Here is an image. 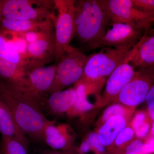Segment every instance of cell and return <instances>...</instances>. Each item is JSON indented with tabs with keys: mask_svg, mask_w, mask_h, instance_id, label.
<instances>
[{
	"mask_svg": "<svg viewBox=\"0 0 154 154\" xmlns=\"http://www.w3.org/2000/svg\"><path fill=\"white\" fill-rule=\"evenodd\" d=\"M0 101L26 136L36 140H44L45 129L51 121L42 112L40 99L0 79Z\"/></svg>",
	"mask_w": 154,
	"mask_h": 154,
	"instance_id": "obj_1",
	"label": "cell"
},
{
	"mask_svg": "<svg viewBox=\"0 0 154 154\" xmlns=\"http://www.w3.org/2000/svg\"><path fill=\"white\" fill-rule=\"evenodd\" d=\"M111 22L105 0L75 2V36L85 45L101 38Z\"/></svg>",
	"mask_w": 154,
	"mask_h": 154,
	"instance_id": "obj_2",
	"label": "cell"
},
{
	"mask_svg": "<svg viewBox=\"0 0 154 154\" xmlns=\"http://www.w3.org/2000/svg\"><path fill=\"white\" fill-rule=\"evenodd\" d=\"M131 51L103 48L89 55L79 82L91 94H96L119 66L126 60Z\"/></svg>",
	"mask_w": 154,
	"mask_h": 154,
	"instance_id": "obj_3",
	"label": "cell"
},
{
	"mask_svg": "<svg viewBox=\"0 0 154 154\" xmlns=\"http://www.w3.org/2000/svg\"><path fill=\"white\" fill-rule=\"evenodd\" d=\"M89 56L80 48L71 46L57 64L54 81L47 93L62 91L68 86L75 84L83 75Z\"/></svg>",
	"mask_w": 154,
	"mask_h": 154,
	"instance_id": "obj_4",
	"label": "cell"
},
{
	"mask_svg": "<svg viewBox=\"0 0 154 154\" xmlns=\"http://www.w3.org/2000/svg\"><path fill=\"white\" fill-rule=\"evenodd\" d=\"M75 0H54L55 16L54 31L56 52L55 63H57L70 47V43L75 36Z\"/></svg>",
	"mask_w": 154,
	"mask_h": 154,
	"instance_id": "obj_5",
	"label": "cell"
},
{
	"mask_svg": "<svg viewBox=\"0 0 154 154\" xmlns=\"http://www.w3.org/2000/svg\"><path fill=\"white\" fill-rule=\"evenodd\" d=\"M54 1L2 0V14L5 19L17 20H54Z\"/></svg>",
	"mask_w": 154,
	"mask_h": 154,
	"instance_id": "obj_6",
	"label": "cell"
},
{
	"mask_svg": "<svg viewBox=\"0 0 154 154\" xmlns=\"http://www.w3.org/2000/svg\"><path fill=\"white\" fill-rule=\"evenodd\" d=\"M111 28L99 40L88 45L85 50L111 48L131 51L146 32L145 30L125 23L111 22Z\"/></svg>",
	"mask_w": 154,
	"mask_h": 154,
	"instance_id": "obj_7",
	"label": "cell"
},
{
	"mask_svg": "<svg viewBox=\"0 0 154 154\" xmlns=\"http://www.w3.org/2000/svg\"><path fill=\"white\" fill-rule=\"evenodd\" d=\"M111 22L125 23L148 32L154 24V16L136 7L132 0H105Z\"/></svg>",
	"mask_w": 154,
	"mask_h": 154,
	"instance_id": "obj_8",
	"label": "cell"
},
{
	"mask_svg": "<svg viewBox=\"0 0 154 154\" xmlns=\"http://www.w3.org/2000/svg\"><path fill=\"white\" fill-rule=\"evenodd\" d=\"M154 84V67L136 69L132 79L118 95L114 102L136 109L145 102Z\"/></svg>",
	"mask_w": 154,
	"mask_h": 154,
	"instance_id": "obj_9",
	"label": "cell"
},
{
	"mask_svg": "<svg viewBox=\"0 0 154 154\" xmlns=\"http://www.w3.org/2000/svg\"><path fill=\"white\" fill-rule=\"evenodd\" d=\"M135 72L136 69L126 60L116 68L106 81L97 108L115 102L122 89L132 79Z\"/></svg>",
	"mask_w": 154,
	"mask_h": 154,
	"instance_id": "obj_10",
	"label": "cell"
},
{
	"mask_svg": "<svg viewBox=\"0 0 154 154\" xmlns=\"http://www.w3.org/2000/svg\"><path fill=\"white\" fill-rule=\"evenodd\" d=\"M55 52L54 30L47 31L35 42L28 45V57L34 69L55 61Z\"/></svg>",
	"mask_w": 154,
	"mask_h": 154,
	"instance_id": "obj_11",
	"label": "cell"
},
{
	"mask_svg": "<svg viewBox=\"0 0 154 154\" xmlns=\"http://www.w3.org/2000/svg\"><path fill=\"white\" fill-rule=\"evenodd\" d=\"M126 60L136 69L154 67V28L141 38Z\"/></svg>",
	"mask_w": 154,
	"mask_h": 154,
	"instance_id": "obj_12",
	"label": "cell"
},
{
	"mask_svg": "<svg viewBox=\"0 0 154 154\" xmlns=\"http://www.w3.org/2000/svg\"><path fill=\"white\" fill-rule=\"evenodd\" d=\"M57 64L38 67L28 72V91L40 99V95L47 92L53 83Z\"/></svg>",
	"mask_w": 154,
	"mask_h": 154,
	"instance_id": "obj_13",
	"label": "cell"
},
{
	"mask_svg": "<svg viewBox=\"0 0 154 154\" xmlns=\"http://www.w3.org/2000/svg\"><path fill=\"white\" fill-rule=\"evenodd\" d=\"M68 125L56 124L51 121L44 130V140L48 145L55 150L67 149L72 146V135Z\"/></svg>",
	"mask_w": 154,
	"mask_h": 154,
	"instance_id": "obj_14",
	"label": "cell"
},
{
	"mask_svg": "<svg viewBox=\"0 0 154 154\" xmlns=\"http://www.w3.org/2000/svg\"><path fill=\"white\" fill-rule=\"evenodd\" d=\"M0 26L1 28L18 33L54 30L53 19L26 20L4 18L0 23Z\"/></svg>",
	"mask_w": 154,
	"mask_h": 154,
	"instance_id": "obj_15",
	"label": "cell"
},
{
	"mask_svg": "<svg viewBox=\"0 0 154 154\" xmlns=\"http://www.w3.org/2000/svg\"><path fill=\"white\" fill-rule=\"evenodd\" d=\"M130 122L122 116H116L110 117L100 125L97 133L99 141L107 151L112 147L119 134Z\"/></svg>",
	"mask_w": 154,
	"mask_h": 154,
	"instance_id": "obj_16",
	"label": "cell"
},
{
	"mask_svg": "<svg viewBox=\"0 0 154 154\" xmlns=\"http://www.w3.org/2000/svg\"><path fill=\"white\" fill-rule=\"evenodd\" d=\"M27 74L28 72L24 68L0 58V79L28 91Z\"/></svg>",
	"mask_w": 154,
	"mask_h": 154,
	"instance_id": "obj_17",
	"label": "cell"
},
{
	"mask_svg": "<svg viewBox=\"0 0 154 154\" xmlns=\"http://www.w3.org/2000/svg\"><path fill=\"white\" fill-rule=\"evenodd\" d=\"M0 133L2 136L16 139L28 148L27 136L19 128L8 107L1 101Z\"/></svg>",
	"mask_w": 154,
	"mask_h": 154,
	"instance_id": "obj_18",
	"label": "cell"
},
{
	"mask_svg": "<svg viewBox=\"0 0 154 154\" xmlns=\"http://www.w3.org/2000/svg\"><path fill=\"white\" fill-rule=\"evenodd\" d=\"M76 92L74 88L54 92L50 94L47 103L53 113L61 114L67 113L72 107L76 99Z\"/></svg>",
	"mask_w": 154,
	"mask_h": 154,
	"instance_id": "obj_19",
	"label": "cell"
},
{
	"mask_svg": "<svg viewBox=\"0 0 154 154\" xmlns=\"http://www.w3.org/2000/svg\"><path fill=\"white\" fill-rule=\"evenodd\" d=\"M74 88L76 92V99L72 107L66 113L71 116L82 115L95 107V105L88 99L89 94L83 83L79 81L75 84Z\"/></svg>",
	"mask_w": 154,
	"mask_h": 154,
	"instance_id": "obj_20",
	"label": "cell"
},
{
	"mask_svg": "<svg viewBox=\"0 0 154 154\" xmlns=\"http://www.w3.org/2000/svg\"><path fill=\"white\" fill-rule=\"evenodd\" d=\"M0 58L24 68L28 72L33 69L29 62L14 50L1 32Z\"/></svg>",
	"mask_w": 154,
	"mask_h": 154,
	"instance_id": "obj_21",
	"label": "cell"
},
{
	"mask_svg": "<svg viewBox=\"0 0 154 154\" xmlns=\"http://www.w3.org/2000/svg\"><path fill=\"white\" fill-rule=\"evenodd\" d=\"M0 32L5 37L13 49L20 54L24 59L30 63L32 69H34L28 54V44L25 39L17 32L0 28Z\"/></svg>",
	"mask_w": 154,
	"mask_h": 154,
	"instance_id": "obj_22",
	"label": "cell"
},
{
	"mask_svg": "<svg viewBox=\"0 0 154 154\" xmlns=\"http://www.w3.org/2000/svg\"><path fill=\"white\" fill-rule=\"evenodd\" d=\"M135 109L127 107L119 103L112 104L104 110L99 119V125H102L112 116H120L131 121Z\"/></svg>",
	"mask_w": 154,
	"mask_h": 154,
	"instance_id": "obj_23",
	"label": "cell"
},
{
	"mask_svg": "<svg viewBox=\"0 0 154 154\" xmlns=\"http://www.w3.org/2000/svg\"><path fill=\"white\" fill-rule=\"evenodd\" d=\"M28 148L14 138L2 136L0 154H28Z\"/></svg>",
	"mask_w": 154,
	"mask_h": 154,
	"instance_id": "obj_24",
	"label": "cell"
},
{
	"mask_svg": "<svg viewBox=\"0 0 154 154\" xmlns=\"http://www.w3.org/2000/svg\"><path fill=\"white\" fill-rule=\"evenodd\" d=\"M134 131L129 123L119 134L114 141L113 146L107 151V152L124 147L134 140Z\"/></svg>",
	"mask_w": 154,
	"mask_h": 154,
	"instance_id": "obj_25",
	"label": "cell"
},
{
	"mask_svg": "<svg viewBox=\"0 0 154 154\" xmlns=\"http://www.w3.org/2000/svg\"><path fill=\"white\" fill-rule=\"evenodd\" d=\"M150 118L146 110H140L136 112L129 122L134 130Z\"/></svg>",
	"mask_w": 154,
	"mask_h": 154,
	"instance_id": "obj_26",
	"label": "cell"
},
{
	"mask_svg": "<svg viewBox=\"0 0 154 154\" xmlns=\"http://www.w3.org/2000/svg\"><path fill=\"white\" fill-rule=\"evenodd\" d=\"M87 139L91 146L100 154H107V149L99 141L97 132H91L89 134Z\"/></svg>",
	"mask_w": 154,
	"mask_h": 154,
	"instance_id": "obj_27",
	"label": "cell"
},
{
	"mask_svg": "<svg viewBox=\"0 0 154 154\" xmlns=\"http://www.w3.org/2000/svg\"><path fill=\"white\" fill-rule=\"evenodd\" d=\"M151 125L152 120L149 119L134 130L136 137L140 140L146 138L150 131Z\"/></svg>",
	"mask_w": 154,
	"mask_h": 154,
	"instance_id": "obj_28",
	"label": "cell"
},
{
	"mask_svg": "<svg viewBox=\"0 0 154 154\" xmlns=\"http://www.w3.org/2000/svg\"><path fill=\"white\" fill-rule=\"evenodd\" d=\"M140 10L154 16V0H132Z\"/></svg>",
	"mask_w": 154,
	"mask_h": 154,
	"instance_id": "obj_29",
	"label": "cell"
},
{
	"mask_svg": "<svg viewBox=\"0 0 154 154\" xmlns=\"http://www.w3.org/2000/svg\"><path fill=\"white\" fill-rule=\"evenodd\" d=\"M47 31H28L24 33H19L25 39L28 44L33 43L43 36Z\"/></svg>",
	"mask_w": 154,
	"mask_h": 154,
	"instance_id": "obj_30",
	"label": "cell"
},
{
	"mask_svg": "<svg viewBox=\"0 0 154 154\" xmlns=\"http://www.w3.org/2000/svg\"><path fill=\"white\" fill-rule=\"evenodd\" d=\"M145 102L147 105V111L151 120L154 116V84L149 91Z\"/></svg>",
	"mask_w": 154,
	"mask_h": 154,
	"instance_id": "obj_31",
	"label": "cell"
},
{
	"mask_svg": "<svg viewBox=\"0 0 154 154\" xmlns=\"http://www.w3.org/2000/svg\"><path fill=\"white\" fill-rule=\"evenodd\" d=\"M143 152L144 154H154V137L146 139L144 141Z\"/></svg>",
	"mask_w": 154,
	"mask_h": 154,
	"instance_id": "obj_32",
	"label": "cell"
},
{
	"mask_svg": "<svg viewBox=\"0 0 154 154\" xmlns=\"http://www.w3.org/2000/svg\"><path fill=\"white\" fill-rule=\"evenodd\" d=\"M45 154H79L78 148L72 146L67 149L61 150V151L51 152Z\"/></svg>",
	"mask_w": 154,
	"mask_h": 154,
	"instance_id": "obj_33",
	"label": "cell"
},
{
	"mask_svg": "<svg viewBox=\"0 0 154 154\" xmlns=\"http://www.w3.org/2000/svg\"><path fill=\"white\" fill-rule=\"evenodd\" d=\"M107 154H141L137 153L131 152H126L123 149L116 150L108 152Z\"/></svg>",
	"mask_w": 154,
	"mask_h": 154,
	"instance_id": "obj_34",
	"label": "cell"
},
{
	"mask_svg": "<svg viewBox=\"0 0 154 154\" xmlns=\"http://www.w3.org/2000/svg\"><path fill=\"white\" fill-rule=\"evenodd\" d=\"M154 137V116L152 119V125L150 131L146 139Z\"/></svg>",
	"mask_w": 154,
	"mask_h": 154,
	"instance_id": "obj_35",
	"label": "cell"
},
{
	"mask_svg": "<svg viewBox=\"0 0 154 154\" xmlns=\"http://www.w3.org/2000/svg\"><path fill=\"white\" fill-rule=\"evenodd\" d=\"M4 19L2 14V0H0V23Z\"/></svg>",
	"mask_w": 154,
	"mask_h": 154,
	"instance_id": "obj_36",
	"label": "cell"
}]
</instances>
